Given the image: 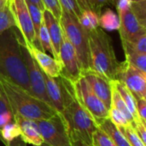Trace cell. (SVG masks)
I'll list each match as a JSON object with an SVG mask.
<instances>
[{"instance_id":"cell-1","label":"cell","mask_w":146,"mask_h":146,"mask_svg":"<svg viewBox=\"0 0 146 146\" xmlns=\"http://www.w3.org/2000/svg\"><path fill=\"white\" fill-rule=\"evenodd\" d=\"M61 76L63 88V112L68 133L72 142L80 141L92 145V135L98 128L92 117L84 110L76 98L74 84Z\"/></svg>"},{"instance_id":"cell-2","label":"cell","mask_w":146,"mask_h":146,"mask_svg":"<svg viewBox=\"0 0 146 146\" xmlns=\"http://www.w3.org/2000/svg\"><path fill=\"white\" fill-rule=\"evenodd\" d=\"M0 77L32 93L16 27L0 34Z\"/></svg>"},{"instance_id":"cell-3","label":"cell","mask_w":146,"mask_h":146,"mask_svg":"<svg viewBox=\"0 0 146 146\" xmlns=\"http://www.w3.org/2000/svg\"><path fill=\"white\" fill-rule=\"evenodd\" d=\"M0 90L8 100L13 118L15 115H19L33 121L47 120L57 113L32 93L3 77H0Z\"/></svg>"},{"instance_id":"cell-4","label":"cell","mask_w":146,"mask_h":146,"mask_svg":"<svg viewBox=\"0 0 146 146\" xmlns=\"http://www.w3.org/2000/svg\"><path fill=\"white\" fill-rule=\"evenodd\" d=\"M91 70L109 81L117 80L121 62L117 60L111 38L100 27L88 32Z\"/></svg>"},{"instance_id":"cell-5","label":"cell","mask_w":146,"mask_h":146,"mask_svg":"<svg viewBox=\"0 0 146 146\" xmlns=\"http://www.w3.org/2000/svg\"><path fill=\"white\" fill-rule=\"evenodd\" d=\"M60 24L62 32L76 52L82 75L83 73L91 70L88 32L81 26L79 19L74 14L62 9Z\"/></svg>"},{"instance_id":"cell-6","label":"cell","mask_w":146,"mask_h":146,"mask_svg":"<svg viewBox=\"0 0 146 146\" xmlns=\"http://www.w3.org/2000/svg\"><path fill=\"white\" fill-rule=\"evenodd\" d=\"M73 84L77 100L97 124L100 121L109 118V110L94 94L83 76H80Z\"/></svg>"},{"instance_id":"cell-7","label":"cell","mask_w":146,"mask_h":146,"mask_svg":"<svg viewBox=\"0 0 146 146\" xmlns=\"http://www.w3.org/2000/svg\"><path fill=\"white\" fill-rule=\"evenodd\" d=\"M35 121L44 144L49 146H73L63 117L58 113L50 119Z\"/></svg>"},{"instance_id":"cell-8","label":"cell","mask_w":146,"mask_h":146,"mask_svg":"<svg viewBox=\"0 0 146 146\" xmlns=\"http://www.w3.org/2000/svg\"><path fill=\"white\" fill-rule=\"evenodd\" d=\"M20 44L21 48L23 60L27 68V76H28V80H29V85L31 87L32 94L35 98H38L39 100L43 101L49 106L52 107L51 103L47 95L45 80H44L43 71L40 69L36 61L33 59V57L28 51V50L22 44L20 43Z\"/></svg>"},{"instance_id":"cell-9","label":"cell","mask_w":146,"mask_h":146,"mask_svg":"<svg viewBox=\"0 0 146 146\" xmlns=\"http://www.w3.org/2000/svg\"><path fill=\"white\" fill-rule=\"evenodd\" d=\"M9 5L13 14L16 28L24 41L39 49L31 15L25 0H9Z\"/></svg>"},{"instance_id":"cell-10","label":"cell","mask_w":146,"mask_h":146,"mask_svg":"<svg viewBox=\"0 0 146 146\" xmlns=\"http://www.w3.org/2000/svg\"><path fill=\"white\" fill-rule=\"evenodd\" d=\"M117 80L125 85L136 100L146 98V73L132 66L127 61L121 62Z\"/></svg>"},{"instance_id":"cell-11","label":"cell","mask_w":146,"mask_h":146,"mask_svg":"<svg viewBox=\"0 0 146 146\" xmlns=\"http://www.w3.org/2000/svg\"><path fill=\"white\" fill-rule=\"evenodd\" d=\"M59 60L62 65V76L70 80L71 82H75L80 78L81 69L76 56V52L64 33L59 50Z\"/></svg>"},{"instance_id":"cell-12","label":"cell","mask_w":146,"mask_h":146,"mask_svg":"<svg viewBox=\"0 0 146 146\" xmlns=\"http://www.w3.org/2000/svg\"><path fill=\"white\" fill-rule=\"evenodd\" d=\"M19 41L28 50V51L30 52V54L36 61L37 64L38 65V67L44 72V74L52 78H57L61 75L62 65L60 62L56 61L54 57L50 56L47 53L38 49L34 45L24 41L20 33H19Z\"/></svg>"},{"instance_id":"cell-13","label":"cell","mask_w":146,"mask_h":146,"mask_svg":"<svg viewBox=\"0 0 146 146\" xmlns=\"http://www.w3.org/2000/svg\"><path fill=\"white\" fill-rule=\"evenodd\" d=\"M121 26L119 28L121 41H131L146 33V24L140 21L131 9L118 15Z\"/></svg>"},{"instance_id":"cell-14","label":"cell","mask_w":146,"mask_h":146,"mask_svg":"<svg viewBox=\"0 0 146 146\" xmlns=\"http://www.w3.org/2000/svg\"><path fill=\"white\" fill-rule=\"evenodd\" d=\"M94 94L102 101L105 107L110 110L111 106V84L110 81L99 75L98 74L89 70L82 74V75Z\"/></svg>"},{"instance_id":"cell-15","label":"cell","mask_w":146,"mask_h":146,"mask_svg":"<svg viewBox=\"0 0 146 146\" xmlns=\"http://www.w3.org/2000/svg\"><path fill=\"white\" fill-rule=\"evenodd\" d=\"M14 121L20 127L21 137L24 143L33 146H39L44 144L38 126L35 121L26 119L19 115H15Z\"/></svg>"},{"instance_id":"cell-16","label":"cell","mask_w":146,"mask_h":146,"mask_svg":"<svg viewBox=\"0 0 146 146\" xmlns=\"http://www.w3.org/2000/svg\"><path fill=\"white\" fill-rule=\"evenodd\" d=\"M44 77L45 80L47 95L51 105L55 110L62 115L63 112V88L61 76L52 78L44 74Z\"/></svg>"},{"instance_id":"cell-17","label":"cell","mask_w":146,"mask_h":146,"mask_svg":"<svg viewBox=\"0 0 146 146\" xmlns=\"http://www.w3.org/2000/svg\"><path fill=\"white\" fill-rule=\"evenodd\" d=\"M43 19H44V25L47 28L54 51L56 55L57 60L60 62L59 60V50H60V47L62 42V35H63V32L60 24V21L57 20L49 10L44 9V11L43 12Z\"/></svg>"},{"instance_id":"cell-18","label":"cell","mask_w":146,"mask_h":146,"mask_svg":"<svg viewBox=\"0 0 146 146\" xmlns=\"http://www.w3.org/2000/svg\"><path fill=\"white\" fill-rule=\"evenodd\" d=\"M98 127L101 129L112 140L115 146H130L126 138L120 132L118 127L109 119H104L98 122Z\"/></svg>"},{"instance_id":"cell-19","label":"cell","mask_w":146,"mask_h":146,"mask_svg":"<svg viewBox=\"0 0 146 146\" xmlns=\"http://www.w3.org/2000/svg\"><path fill=\"white\" fill-rule=\"evenodd\" d=\"M111 82L113 83V85L115 86V87L116 88V90L120 93V95H121V98L123 99L126 106L127 107L129 112L131 113V115L133 118V121L135 122L141 121L139 118L137 110H136V99L134 98L133 94L128 91V89L125 86V85L123 83H121V81L111 80Z\"/></svg>"},{"instance_id":"cell-20","label":"cell","mask_w":146,"mask_h":146,"mask_svg":"<svg viewBox=\"0 0 146 146\" xmlns=\"http://www.w3.org/2000/svg\"><path fill=\"white\" fill-rule=\"evenodd\" d=\"M120 26V18L112 9H106L104 12L99 15V27L102 29H106L108 31L119 30Z\"/></svg>"},{"instance_id":"cell-21","label":"cell","mask_w":146,"mask_h":146,"mask_svg":"<svg viewBox=\"0 0 146 146\" xmlns=\"http://www.w3.org/2000/svg\"><path fill=\"white\" fill-rule=\"evenodd\" d=\"M20 136V127L14 121L6 124L0 130V140L6 146H11V143Z\"/></svg>"},{"instance_id":"cell-22","label":"cell","mask_w":146,"mask_h":146,"mask_svg":"<svg viewBox=\"0 0 146 146\" xmlns=\"http://www.w3.org/2000/svg\"><path fill=\"white\" fill-rule=\"evenodd\" d=\"M126 60L129 64L146 73V53H140L129 48L123 47Z\"/></svg>"},{"instance_id":"cell-23","label":"cell","mask_w":146,"mask_h":146,"mask_svg":"<svg viewBox=\"0 0 146 146\" xmlns=\"http://www.w3.org/2000/svg\"><path fill=\"white\" fill-rule=\"evenodd\" d=\"M110 84H111V106L115 108L116 110H118L121 113H122L123 115L126 117L127 121L130 124L133 123L134 121L133 118L131 113L129 112L127 107L126 106L123 99L121 98L120 93L118 92V91L116 90V88L115 87V86L113 85V83L111 81H110Z\"/></svg>"},{"instance_id":"cell-24","label":"cell","mask_w":146,"mask_h":146,"mask_svg":"<svg viewBox=\"0 0 146 146\" xmlns=\"http://www.w3.org/2000/svg\"><path fill=\"white\" fill-rule=\"evenodd\" d=\"M79 21L87 32H91L99 27V15L91 9L83 10Z\"/></svg>"},{"instance_id":"cell-25","label":"cell","mask_w":146,"mask_h":146,"mask_svg":"<svg viewBox=\"0 0 146 146\" xmlns=\"http://www.w3.org/2000/svg\"><path fill=\"white\" fill-rule=\"evenodd\" d=\"M12 27H16V24L10 10L8 0V2L0 9V34Z\"/></svg>"},{"instance_id":"cell-26","label":"cell","mask_w":146,"mask_h":146,"mask_svg":"<svg viewBox=\"0 0 146 146\" xmlns=\"http://www.w3.org/2000/svg\"><path fill=\"white\" fill-rule=\"evenodd\" d=\"M38 40H39L41 50L45 53L48 52V53L51 54L52 57H54L56 61H58L56 55L54 51V49H53V46H52V44H51V41H50V36H49V33H48L47 28L44 25V21L40 26V29H39V33H38Z\"/></svg>"},{"instance_id":"cell-27","label":"cell","mask_w":146,"mask_h":146,"mask_svg":"<svg viewBox=\"0 0 146 146\" xmlns=\"http://www.w3.org/2000/svg\"><path fill=\"white\" fill-rule=\"evenodd\" d=\"M1 91V90H0ZM14 121L12 110L8 103V100L1 91L0 96V130L8 123Z\"/></svg>"},{"instance_id":"cell-28","label":"cell","mask_w":146,"mask_h":146,"mask_svg":"<svg viewBox=\"0 0 146 146\" xmlns=\"http://www.w3.org/2000/svg\"><path fill=\"white\" fill-rule=\"evenodd\" d=\"M26 3L27 5V9H28L29 13H30V15H31L32 22H33L34 32H35V34H36V39H37L38 47L41 50L39 40H38V33H39L40 26H41V24H42V22L44 21V19H43V12L38 7H36L35 5L31 4V3Z\"/></svg>"},{"instance_id":"cell-29","label":"cell","mask_w":146,"mask_h":146,"mask_svg":"<svg viewBox=\"0 0 146 146\" xmlns=\"http://www.w3.org/2000/svg\"><path fill=\"white\" fill-rule=\"evenodd\" d=\"M118 129L126 138L130 146H146L134 130V128L131 126V124H128L125 127H118Z\"/></svg>"},{"instance_id":"cell-30","label":"cell","mask_w":146,"mask_h":146,"mask_svg":"<svg viewBox=\"0 0 146 146\" xmlns=\"http://www.w3.org/2000/svg\"><path fill=\"white\" fill-rule=\"evenodd\" d=\"M121 44L122 47L129 48L137 52L146 53V33L141 34L131 41H121Z\"/></svg>"},{"instance_id":"cell-31","label":"cell","mask_w":146,"mask_h":146,"mask_svg":"<svg viewBox=\"0 0 146 146\" xmlns=\"http://www.w3.org/2000/svg\"><path fill=\"white\" fill-rule=\"evenodd\" d=\"M92 146H115L101 129L98 128L92 135Z\"/></svg>"},{"instance_id":"cell-32","label":"cell","mask_w":146,"mask_h":146,"mask_svg":"<svg viewBox=\"0 0 146 146\" xmlns=\"http://www.w3.org/2000/svg\"><path fill=\"white\" fill-rule=\"evenodd\" d=\"M59 3L62 9L74 14L78 19H80L83 9L80 7L76 0H59Z\"/></svg>"},{"instance_id":"cell-33","label":"cell","mask_w":146,"mask_h":146,"mask_svg":"<svg viewBox=\"0 0 146 146\" xmlns=\"http://www.w3.org/2000/svg\"><path fill=\"white\" fill-rule=\"evenodd\" d=\"M109 119L117 127H125L127 126L128 124H130L126 117L123 115L122 113H121L118 110H116L114 107H110V109L109 110Z\"/></svg>"},{"instance_id":"cell-34","label":"cell","mask_w":146,"mask_h":146,"mask_svg":"<svg viewBox=\"0 0 146 146\" xmlns=\"http://www.w3.org/2000/svg\"><path fill=\"white\" fill-rule=\"evenodd\" d=\"M44 9L49 10L57 20L60 21L62 15V7L59 0H42Z\"/></svg>"},{"instance_id":"cell-35","label":"cell","mask_w":146,"mask_h":146,"mask_svg":"<svg viewBox=\"0 0 146 146\" xmlns=\"http://www.w3.org/2000/svg\"><path fill=\"white\" fill-rule=\"evenodd\" d=\"M145 1L139 2V3H134L133 2L131 5V9L134 13V15L138 17V19L142 21L143 23L146 24V7Z\"/></svg>"},{"instance_id":"cell-36","label":"cell","mask_w":146,"mask_h":146,"mask_svg":"<svg viewBox=\"0 0 146 146\" xmlns=\"http://www.w3.org/2000/svg\"><path fill=\"white\" fill-rule=\"evenodd\" d=\"M136 110L141 122L146 126V99L141 98L136 100Z\"/></svg>"},{"instance_id":"cell-37","label":"cell","mask_w":146,"mask_h":146,"mask_svg":"<svg viewBox=\"0 0 146 146\" xmlns=\"http://www.w3.org/2000/svg\"><path fill=\"white\" fill-rule=\"evenodd\" d=\"M131 126L134 128V130L136 131V133H138V135L139 136V138L141 139V140L146 145V126L144 125L141 121H133V123H131Z\"/></svg>"},{"instance_id":"cell-38","label":"cell","mask_w":146,"mask_h":146,"mask_svg":"<svg viewBox=\"0 0 146 146\" xmlns=\"http://www.w3.org/2000/svg\"><path fill=\"white\" fill-rule=\"evenodd\" d=\"M132 3H133L132 0H116L115 7L118 11V15L128 10L131 8Z\"/></svg>"},{"instance_id":"cell-39","label":"cell","mask_w":146,"mask_h":146,"mask_svg":"<svg viewBox=\"0 0 146 146\" xmlns=\"http://www.w3.org/2000/svg\"><path fill=\"white\" fill-rule=\"evenodd\" d=\"M115 0H96V7H97V14L98 15H101L102 9L104 5L109 3H114Z\"/></svg>"},{"instance_id":"cell-40","label":"cell","mask_w":146,"mask_h":146,"mask_svg":"<svg viewBox=\"0 0 146 146\" xmlns=\"http://www.w3.org/2000/svg\"><path fill=\"white\" fill-rule=\"evenodd\" d=\"M26 3H31V4H33L35 5L36 7H38L42 12L44 11V3L42 2V0H25Z\"/></svg>"},{"instance_id":"cell-41","label":"cell","mask_w":146,"mask_h":146,"mask_svg":"<svg viewBox=\"0 0 146 146\" xmlns=\"http://www.w3.org/2000/svg\"><path fill=\"white\" fill-rule=\"evenodd\" d=\"M88 6L90 7L91 10L94 11L97 14V7H96V0H86ZM98 15V14H97Z\"/></svg>"},{"instance_id":"cell-42","label":"cell","mask_w":146,"mask_h":146,"mask_svg":"<svg viewBox=\"0 0 146 146\" xmlns=\"http://www.w3.org/2000/svg\"><path fill=\"white\" fill-rule=\"evenodd\" d=\"M78 4L80 5V7L83 9V10H86V9H91L90 7L88 6L86 0H76Z\"/></svg>"},{"instance_id":"cell-43","label":"cell","mask_w":146,"mask_h":146,"mask_svg":"<svg viewBox=\"0 0 146 146\" xmlns=\"http://www.w3.org/2000/svg\"><path fill=\"white\" fill-rule=\"evenodd\" d=\"M73 146H92V145H88L83 142H80V141H74V142H72Z\"/></svg>"},{"instance_id":"cell-44","label":"cell","mask_w":146,"mask_h":146,"mask_svg":"<svg viewBox=\"0 0 146 146\" xmlns=\"http://www.w3.org/2000/svg\"><path fill=\"white\" fill-rule=\"evenodd\" d=\"M132 1L134 2V3H139V2H144L145 0H132Z\"/></svg>"},{"instance_id":"cell-45","label":"cell","mask_w":146,"mask_h":146,"mask_svg":"<svg viewBox=\"0 0 146 146\" xmlns=\"http://www.w3.org/2000/svg\"><path fill=\"white\" fill-rule=\"evenodd\" d=\"M7 2H8V1H7ZM7 2H6V3H7ZM6 3H0V9H2V8L3 7V5H4V4H5Z\"/></svg>"},{"instance_id":"cell-46","label":"cell","mask_w":146,"mask_h":146,"mask_svg":"<svg viewBox=\"0 0 146 146\" xmlns=\"http://www.w3.org/2000/svg\"><path fill=\"white\" fill-rule=\"evenodd\" d=\"M8 0H0V3H6Z\"/></svg>"},{"instance_id":"cell-47","label":"cell","mask_w":146,"mask_h":146,"mask_svg":"<svg viewBox=\"0 0 146 146\" xmlns=\"http://www.w3.org/2000/svg\"><path fill=\"white\" fill-rule=\"evenodd\" d=\"M39 146H49V145H46V144H44H44H42V145H39Z\"/></svg>"},{"instance_id":"cell-48","label":"cell","mask_w":146,"mask_h":146,"mask_svg":"<svg viewBox=\"0 0 146 146\" xmlns=\"http://www.w3.org/2000/svg\"><path fill=\"white\" fill-rule=\"evenodd\" d=\"M0 96H1V91H0Z\"/></svg>"}]
</instances>
